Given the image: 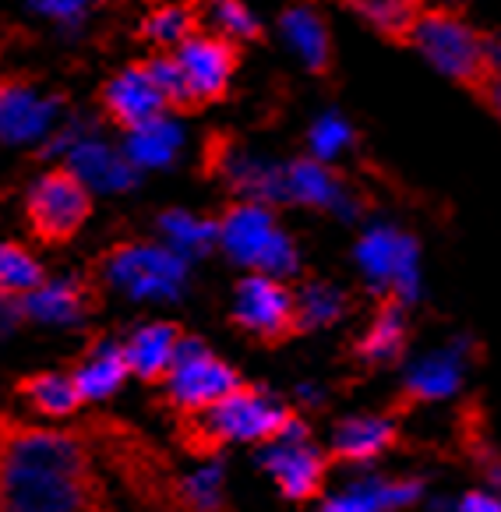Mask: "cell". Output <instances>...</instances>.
I'll use <instances>...</instances> for the list:
<instances>
[{
	"mask_svg": "<svg viewBox=\"0 0 501 512\" xmlns=\"http://www.w3.org/2000/svg\"><path fill=\"white\" fill-rule=\"evenodd\" d=\"M180 4H195V8H202L205 0H180Z\"/></svg>",
	"mask_w": 501,
	"mask_h": 512,
	"instance_id": "cell-31",
	"label": "cell"
},
{
	"mask_svg": "<svg viewBox=\"0 0 501 512\" xmlns=\"http://www.w3.org/2000/svg\"><path fill=\"white\" fill-rule=\"evenodd\" d=\"M279 29H283L286 43L293 46V53L300 57V64L307 68V75L332 82L336 78V39L325 22L322 11L311 4V0H293L286 4L283 15H279Z\"/></svg>",
	"mask_w": 501,
	"mask_h": 512,
	"instance_id": "cell-16",
	"label": "cell"
},
{
	"mask_svg": "<svg viewBox=\"0 0 501 512\" xmlns=\"http://www.w3.org/2000/svg\"><path fill=\"white\" fill-rule=\"evenodd\" d=\"M85 0H36V8H43L46 15H57V18H68L82 11Z\"/></svg>",
	"mask_w": 501,
	"mask_h": 512,
	"instance_id": "cell-28",
	"label": "cell"
},
{
	"mask_svg": "<svg viewBox=\"0 0 501 512\" xmlns=\"http://www.w3.org/2000/svg\"><path fill=\"white\" fill-rule=\"evenodd\" d=\"M219 244L233 262L251 272L286 276V272L297 269V251H293L290 237L279 230L276 216L265 205H230L226 216L219 219Z\"/></svg>",
	"mask_w": 501,
	"mask_h": 512,
	"instance_id": "cell-8",
	"label": "cell"
},
{
	"mask_svg": "<svg viewBox=\"0 0 501 512\" xmlns=\"http://www.w3.org/2000/svg\"><path fill=\"white\" fill-rule=\"evenodd\" d=\"M297 304H300V332L304 336L322 329V325H332L346 311V297L336 287H325V283H315L304 294H297Z\"/></svg>",
	"mask_w": 501,
	"mask_h": 512,
	"instance_id": "cell-27",
	"label": "cell"
},
{
	"mask_svg": "<svg viewBox=\"0 0 501 512\" xmlns=\"http://www.w3.org/2000/svg\"><path fill=\"white\" fill-rule=\"evenodd\" d=\"M424 495L420 477H371L353 488H346L339 498H329L325 509H406Z\"/></svg>",
	"mask_w": 501,
	"mask_h": 512,
	"instance_id": "cell-22",
	"label": "cell"
},
{
	"mask_svg": "<svg viewBox=\"0 0 501 512\" xmlns=\"http://www.w3.org/2000/svg\"><path fill=\"white\" fill-rule=\"evenodd\" d=\"M15 396L43 421H75L89 403L82 400L75 378L64 371H32L15 382Z\"/></svg>",
	"mask_w": 501,
	"mask_h": 512,
	"instance_id": "cell-18",
	"label": "cell"
},
{
	"mask_svg": "<svg viewBox=\"0 0 501 512\" xmlns=\"http://www.w3.org/2000/svg\"><path fill=\"white\" fill-rule=\"evenodd\" d=\"M205 4H212V18H216L219 32L233 36L237 43H262L265 39L262 18L251 11L247 0H205Z\"/></svg>",
	"mask_w": 501,
	"mask_h": 512,
	"instance_id": "cell-26",
	"label": "cell"
},
{
	"mask_svg": "<svg viewBox=\"0 0 501 512\" xmlns=\"http://www.w3.org/2000/svg\"><path fill=\"white\" fill-rule=\"evenodd\" d=\"M304 428L300 414L255 382H240L223 400L195 417H177V442L198 460H212L230 445H272Z\"/></svg>",
	"mask_w": 501,
	"mask_h": 512,
	"instance_id": "cell-3",
	"label": "cell"
},
{
	"mask_svg": "<svg viewBox=\"0 0 501 512\" xmlns=\"http://www.w3.org/2000/svg\"><path fill=\"white\" fill-rule=\"evenodd\" d=\"M240 382L244 378H240V371L233 364H226L219 354H212L202 339L184 336L177 361L166 371L159 389H163V407L177 421V417H195L202 410H209L212 403H219Z\"/></svg>",
	"mask_w": 501,
	"mask_h": 512,
	"instance_id": "cell-7",
	"label": "cell"
},
{
	"mask_svg": "<svg viewBox=\"0 0 501 512\" xmlns=\"http://www.w3.org/2000/svg\"><path fill=\"white\" fill-rule=\"evenodd\" d=\"M459 382H463V368H459L456 357H449V354L431 357V361L417 364V368L410 371V378L399 385V392L392 396L385 414L399 421V417L413 414V410L431 407V403L452 396V392L459 389Z\"/></svg>",
	"mask_w": 501,
	"mask_h": 512,
	"instance_id": "cell-19",
	"label": "cell"
},
{
	"mask_svg": "<svg viewBox=\"0 0 501 512\" xmlns=\"http://www.w3.org/2000/svg\"><path fill=\"white\" fill-rule=\"evenodd\" d=\"M230 325L265 350L286 347V343L304 336L297 290L272 272H247L233 290Z\"/></svg>",
	"mask_w": 501,
	"mask_h": 512,
	"instance_id": "cell-6",
	"label": "cell"
},
{
	"mask_svg": "<svg viewBox=\"0 0 501 512\" xmlns=\"http://www.w3.org/2000/svg\"><path fill=\"white\" fill-rule=\"evenodd\" d=\"M99 110L106 113V121L113 128L128 131V135H149L170 117L163 106V96H159V89L152 85V78L145 75V68L138 61H131L110 82H103Z\"/></svg>",
	"mask_w": 501,
	"mask_h": 512,
	"instance_id": "cell-11",
	"label": "cell"
},
{
	"mask_svg": "<svg viewBox=\"0 0 501 512\" xmlns=\"http://www.w3.org/2000/svg\"><path fill=\"white\" fill-rule=\"evenodd\" d=\"M403 442V428L389 414H367V417H346L336 424L329 438L332 467H371Z\"/></svg>",
	"mask_w": 501,
	"mask_h": 512,
	"instance_id": "cell-15",
	"label": "cell"
},
{
	"mask_svg": "<svg viewBox=\"0 0 501 512\" xmlns=\"http://www.w3.org/2000/svg\"><path fill=\"white\" fill-rule=\"evenodd\" d=\"M463 509H494L498 512V498L484 495V491H470V495L463 498Z\"/></svg>",
	"mask_w": 501,
	"mask_h": 512,
	"instance_id": "cell-30",
	"label": "cell"
},
{
	"mask_svg": "<svg viewBox=\"0 0 501 512\" xmlns=\"http://www.w3.org/2000/svg\"><path fill=\"white\" fill-rule=\"evenodd\" d=\"M85 435L96 449L99 467H110L142 505L184 509V477L142 431L120 421H92L85 424Z\"/></svg>",
	"mask_w": 501,
	"mask_h": 512,
	"instance_id": "cell-4",
	"label": "cell"
},
{
	"mask_svg": "<svg viewBox=\"0 0 501 512\" xmlns=\"http://www.w3.org/2000/svg\"><path fill=\"white\" fill-rule=\"evenodd\" d=\"M173 57H177L180 71L187 78V89L198 99L202 110L223 103L230 96L233 75L240 68V57H244V43H237L226 32L198 29L184 39L180 46H173Z\"/></svg>",
	"mask_w": 501,
	"mask_h": 512,
	"instance_id": "cell-9",
	"label": "cell"
},
{
	"mask_svg": "<svg viewBox=\"0 0 501 512\" xmlns=\"http://www.w3.org/2000/svg\"><path fill=\"white\" fill-rule=\"evenodd\" d=\"M92 209H96V198L82 170L57 163L43 170V177H36V184L25 195V226L32 241L43 248H64L85 230Z\"/></svg>",
	"mask_w": 501,
	"mask_h": 512,
	"instance_id": "cell-5",
	"label": "cell"
},
{
	"mask_svg": "<svg viewBox=\"0 0 501 512\" xmlns=\"http://www.w3.org/2000/svg\"><path fill=\"white\" fill-rule=\"evenodd\" d=\"M138 64H142L145 75H149L152 85L159 89L166 113H177V117H195V113H202L198 99L187 89V78H184V71H180L173 50H152L149 57H142Z\"/></svg>",
	"mask_w": 501,
	"mask_h": 512,
	"instance_id": "cell-24",
	"label": "cell"
},
{
	"mask_svg": "<svg viewBox=\"0 0 501 512\" xmlns=\"http://www.w3.org/2000/svg\"><path fill=\"white\" fill-rule=\"evenodd\" d=\"M46 279H50V272L43 269V262L25 244L0 241V297L22 301L32 290L43 287Z\"/></svg>",
	"mask_w": 501,
	"mask_h": 512,
	"instance_id": "cell-25",
	"label": "cell"
},
{
	"mask_svg": "<svg viewBox=\"0 0 501 512\" xmlns=\"http://www.w3.org/2000/svg\"><path fill=\"white\" fill-rule=\"evenodd\" d=\"M92 4H110V0H92Z\"/></svg>",
	"mask_w": 501,
	"mask_h": 512,
	"instance_id": "cell-32",
	"label": "cell"
},
{
	"mask_svg": "<svg viewBox=\"0 0 501 512\" xmlns=\"http://www.w3.org/2000/svg\"><path fill=\"white\" fill-rule=\"evenodd\" d=\"M265 474L272 477L276 491L286 502H315L325 495V481L332 474V463L315 442L307 435V428H297L290 435H283L279 442L265 445Z\"/></svg>",
	"mask_w": 501,
	"mask_h": 512,
	"instance_id": "cell-10",
	"label": "cell"
},
{
	"mask_svg": "<svg viewBox=\"0 0 501 512\" xmlns=\"http://www.w3.org/2000/svg\"><path fill=\"white\" fill-rule=\"evenodd\" d=\"M406 304L410 301H406L403 294L382 290L367 329L353 339V347H350L353 364H360L367 375L403 361L406 339H410V329H406Z\"/></svg>",
	"mask_w": 501,
	"mask_h": 512,
	"instance_id": "cell-13",
	"label": "cell"
},
{
	"mask_svg": "<svg viewBox=\"0 0 501 512\" xmlns=\"http://www.w3.org/2000/svg\"><path fill=\"white\" fill-rule=\"evenodd\" d=\"M336 4L396 50H410L413 25L427 8V0H336Z\"/></svg>",
	"mask_w": 501,
	"mask_h": 512,
	"instance_id": "cell-21",
	"label": "cell"
},
{
	"mask_svg": "<svg viewBox=\"0 0 501 512\" xmlns=\"http://www.w3.org/2000/svg\"><path fill=\"white\" fill-rule=\"evenodd\" d=\"M85 403L110 400L120 385L128 382V364L120 354V339H96L82 357L68 368Z\"/></svg>",
	"mask_w": 501,
	"mask_h": 512,
	"instance_id": "cell-20",
	"label": "cell"
},
{
	"mask_svg": "<svg viewBox=\"0 0 501 512\" xmlns=\"http://www.w3.org/2000/svg\"><path fill=\"white\" fill-rule=\"evenodd\" d=\"M103 276L138 297H170L184 283V265L163 248H117L106 255Z\"/></svg>",
	"mask_w": 501,
	"mask_h": 512,
	"instance_id": "cell-14",
	"label": "cell"
},
{
	"mask_svg": "<svg viewBox=\"0 0 501 512\" xmlns=\"http://www.w3.org/2000/svg\"><path fill=\"white\" fill-rule=\"evenodd\" d=\"M22 322V311H18V301H8L0 297V336H8L15 325Z\"/></svg>",
	"mask_w": 501,
	"mask_h": 512,
	"instance_id": "cell-29",
	"label": "cell"
},
{
	"mask_svg": "<svg viewBox=\"0 0 501 512\" xmlns=\"http://www.w3.org/2000/svg\"><path fill=\"white\" fill-rule=\"evenodd\" d=\"M187 329L180 322H145L120 339V354L128 364V378H138L145 385H159L166 371L177 361V350L184 343Z\"/></svg>",
	"mask_w": 501,
	"mask_h": 512,
	"instance_id": "cell-17",
	"label": "cell"
},
{
	"mask_svg": "<svg viewBox=\"0 0 501 512\" xmlns=\"http://www.w3.org/2000/svg\"><path fill=\"white\" fill-rule=\"evenodd\" d=\"M113 509L89 435L0 414V512Z\"/></svg>",
	"mask_w": 501,
	"mask_h": 512,
	"instance_id": "cell-1",
	"label": "cell"
},
{
	"mask_svg": "<svg viewBox=\"0 0 501 512\" xmlns=\"http://www.w3.org/2000/svg\"><path fill=\"white\" fill-rule=\"evenodd\" d=\"M410 50H417L442 78L463 89L473 103L498 117V36L473 25L452 4H431L417 18L410 36Z\"/></svg>",
	"mask_w": 501,
	"mask_h": 512,
	"instance_id": "cell-2",
	"label": "cell"
},
{
	"mask_svg": "<svg viewBox=\"0 0 501 512\" xmlns=\"http://www.w3.org/2000/svg\"><path fill=\"white\" fill-rule=\"evenodd\" d=\"M202 11L195 4H180V0H163L156 8L145 11L142 25H138L135 36L142 43H149L152 50H173V46L184 43L191 32L202 29Z\"/></svg>",
	"mask_w": 501,
	"mask_h": 512,
	"instance_id": "cell-23",
	"label": "cell"
},
{
	"mask_svg": "<svg viewBox=\"0 0 501 512\" xmlns=\"http://www.w3.org/2000/svg\"><path fill=\"white\" fill-rule=\"evenodd\" d=\"M99 308H103V283H99V276L46 279L43 287L18 301L22 322H46V325L82 322V318L96 315Z\"/></svg>",
	"mask_w": 501,
	"mask_h": 512,
	"instance_id": "cell-12",
	"label": "cell"
}]
</instances>
